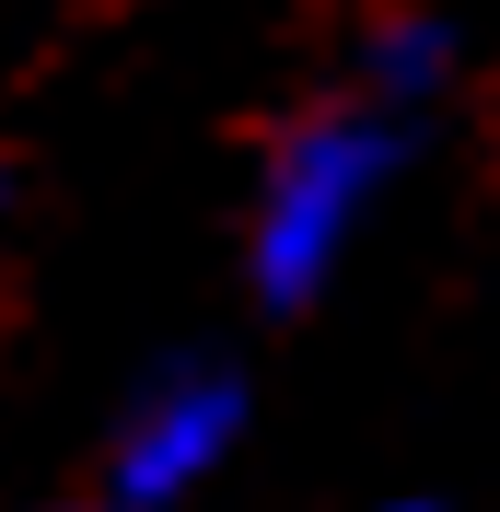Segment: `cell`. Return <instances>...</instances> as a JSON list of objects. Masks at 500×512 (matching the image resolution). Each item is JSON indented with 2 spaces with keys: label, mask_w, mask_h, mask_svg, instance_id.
<instances>
[{
  "label": "cell",
  "mask_w": 500,
  "mask_h": 512,
  "mask_svg": "<svg viewBox=\"0 0 500 512\" xmlns=\"http://www.w3.org/2000/svg\"><path fill=\"white\" fill-rule=\"evenodd\" d=\"M384 175H396V117L384 105H326V117H303L268 152V175H256V291L268 303H314V291L338 280L349 233L373 222Z\"/></svg>",
  "instance_id": "6da1fadb"
},
{
  "label": "cell",
  "mask_w": 500,
  "mask_h": 512,
  "mask_svg": "<svg viewBox=\"0 0 500 512\" xmlns=\"http://www.w3.org/2000/svg\"><path fill=\"white\" fill-rule=\"evenodd\" d=\"M245 431V384L221 361H163L140 384V408L117 419V454H105V512H163L210 478Z\"/></svg>",
  "instance_id": "7a4b0ae2"
},
{
  "label": "cell",
  "mask_w": 500,
  "mask_h": 512,
  "mask_svg": "<svg viewBox=\"0 0 500 512\" xmlns=\"http://www.w3.org/2000/svg\"><path fill=\"white\" fill-rule=\"evenodd\" d=\"M442 70H454V35L431 24V12H384L373 35H361V82H373L384 117H407V105L442 94Z\"/></svg>",
  "instance_id": "3957f363"
},
{
  "label": "cell",
  "mask_w": 500,
  "mask_h": 512,
  "mask_svg": "<svg viewBox=\"0 0 500 512\" xmlns=\"http://www.w3.org/2000/svg\"><path fill=\"white\" fill-rule=\"evenodd\" d=\"M384 512H431V501H384Z\"/></svg>",
  "instance_id": "277c9868"
},
{
  "label": "cell",
  "mask_w": 500,
  "mask_h": 512,
  "mask_svg": "<svg viewBox=\"0 0 500 512\" xmlns=\"http://www.w3.org/2000/svg\"><path fill=\"white\" fill-rule=\"evenodd\" d=\"M94 512H105V501H94Z\"/></svg>",
  "instance_id": "5b68a950"
}]
</instances>
